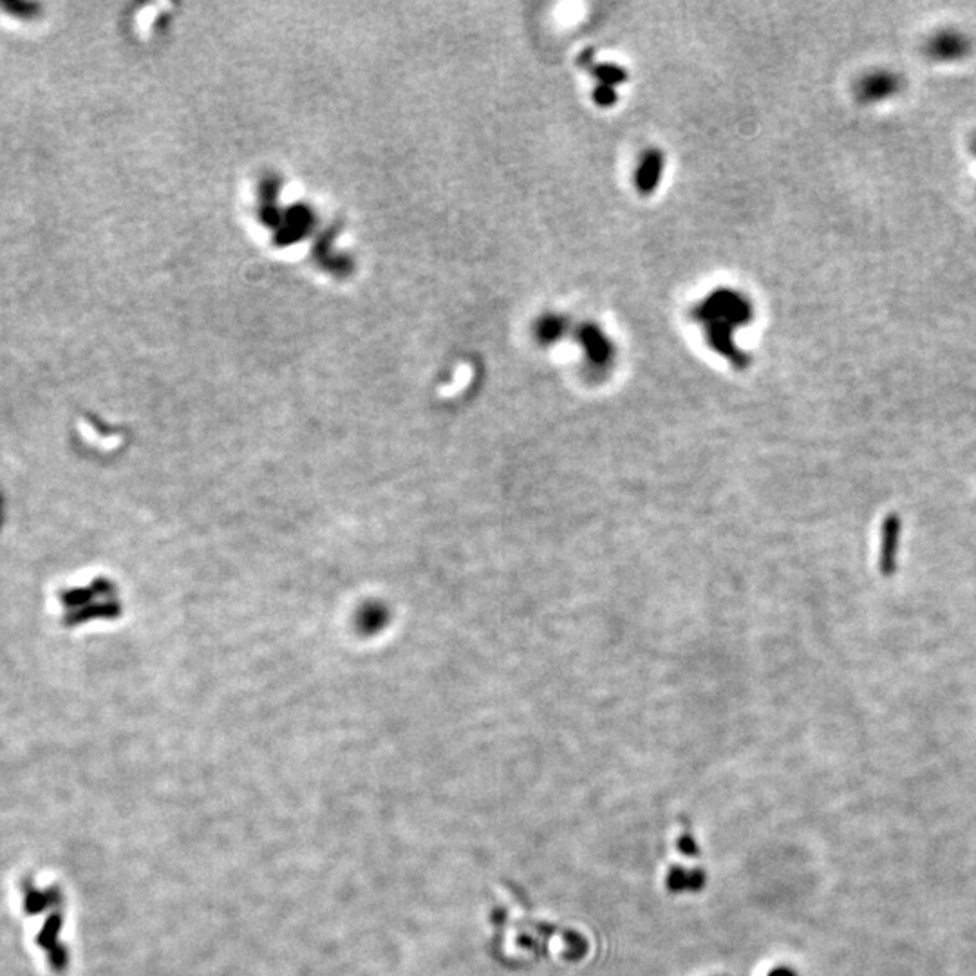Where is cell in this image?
<instances>
[{
  "label": "cell",
  "instance_id": "6da1fadb",
  "mask_svg": "<svg viewBox=\"0 0 976 976\" xmlns=\"http://www.w3.org/2000/svg\"><path fill=\"white\" fill-rule=\"evenodd\" d=\"M904 91V78L892 69H873L855 82V100L861 105H881Z\"/></svg>",
  "mask_w": 976,
  "mask_h": 976
},
{
  "label": "cell",
  "instance_id": "7a4b0ae2",
  "mask_svg": "<svg viewBox=\"0 0 976 976\" xmlns=\"http://www.w3.org/2000/svg\"><path fill=\"white\" fill-rule=\"evenodd\" d=\"M973 40L960 29L946 28L933 33L924 46L926 57L937 64H960L973 53Z\"/></svg>",
  "mask_w": 976,
  "mask_h": 976
},
{
  "label": "cell",
  "instance_id": "3957f363",
  "mask_svg": "<svg viewBox=\"0 0 976 976\" xmlns=\"http://www.w3.org/2000/svg\"><path fill=\"white\" fill-rule=\"evenodd\" d=\"M969 149H971V152H973V156H975L976 158V134L975 136H973V140H971V143H969Z\"/></svg>",
  "mask_w": 976,
  "mask_h": 976
},
{
  "label": "cell",
  "instance_id": "277c9868",
  "mask_svg": "<svg viewBox=\"0 0 976 976\" xmlns=\"http://www.w3.org/2000/svg\"><path fill=\"white\" fill-rule=\"evenodd\" d=\"M774 976H794L790 971H778Z\"/></svg>",
  "mask_w": 976,
  "mask_h": 976
}]
</instances>
